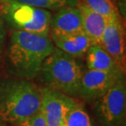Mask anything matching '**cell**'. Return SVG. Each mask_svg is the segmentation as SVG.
I'll return each mask as SVG.
<instances>
[{"mask_svg": "<svg viewBox=\"0 0 126 126\" xmlns=\"http://www.w3.org/2000/svg\"><path fill=\"white\" fill-rule=\"evenodd\" d=\"M54 48L50 36L12 31L8 37L7 52L12 72L20 79H34Z\"/></svg>", "mask_w": 126, "mask_h": 126, "instance_id": "obj_1", "label": "cell"}, {"mask_svg": "<svg viewBox=\"0 0 126 126\" xmlns=\"http://www.w3.org/2000/svg\"><path fill=\"white\" fill-rule=\"evenodd\" d=\"M41 89L29 79L8 80L0 84V120L16 125L40 110Z\"/></svg>", "mask_w": 126, "mask_h": 126, "instance_id": "obj_2", "label": "cell"}, {"mask_svg": "<svg viewBox=\"0 0 126 126\" xmlns=\"http://www.w3.org/2000/svg\"><path fill=\"white\" fill-rule=\"evenodd\" d=\"M83 72L77 58L55 47L44 60L38 76L44 87L70 97H77Z\"/></svg>", "mask_w": 126, "mask_h": 126, "instance_id": "obj_3", "label": "cell"}, {"mask_svg": "<svg viewBox=\"0 0 126 126\" xmlns=\"http://www.w3.org/2000/svg\"><path fill=\"white\" fill-rule=\"evenodd\" d=\"M0 11L6 26L12 31L49 36L52 12L13 1L0 2Z\"/></svg>", "mask_w": 126, "mask_h": 126, "instance_id": "obj_4", "label": "cell"}, {"mask_svg": "<svg viewBox=\"0 0 126 126\" xmlns=\"http://www.w3.org/2000/svg\"><path fill=\"white\" fill-rule=\"evenodd\" d=\"M95 113L102 126H125L126 84L123 75L104 95L96 100Z\"/></svg>", "mask_w": 126, "mask_h": 126, "instance_id": "obj_5", "label": "cell"}, {"mask_svg": "<svg viewBox=\"0 0 126 126\" xmlns=\"http://www.w3.org/2000/svg\"><path fill=\"white\" fill-rule=\"evenodd\" d=\"M125 42V27L121 15L108 20L101 45L124 73L126 68Z\"/></svg>", "mask_w": 126, "mask_h": 126, "instance_id": "obj_6", "label": "cell"}, {"mask_svg": "<svg viewBox=\"0 0 126 126\" xmlns=\"http://www.w3.org/2000/svg\"><path fill=\"white\" fill-rule=\"evenodd\" d=\"M122 71L84 70L80 79L78 96L85 100L94 101L104 95L113 84L125 75Z\"/></svg>", "mask_w": 126, "mask_h": 126, "instance_id": "obj_7", "label": "cell"}, {"mask_svg": "<svg viewBox=\"0 0 126 126\" xmlns=\"http://www.w3.org/2000/svg\"><path fill=\"white\" fill-rule=\"evenodd\" d=\"M69 96L48 88L41 89V107L47 126H65V114Z\"/></svg>", "mask_w": 126, "mask_h": 126, "instance_id": "obj_8", "label": "cell"}, {"mask_svg": "<svg viewBox=\"0 0 126 126\" xmlns=\"http://www.w3.org/2000/svg\"><path fill=\"white\" fill-rule=\"evenodd\" d=\"M84 33L81 14L78 6H70L56 11L50 21V34L65 35Z\"/></svg>", "mask_w": 126, "mask_h": 126, "instance_id": "obj_9", "label": "cell"}, {"mask_svg": "<svg viewBox=\"0 0 126 126\" xmlns=\"http://www.w3.org/2000/svg\"><path fill=\"white\" fill-rule=\"evenodd\" d=\"M49 36L55 47L77 59L85 56L88 49L94 44L84 33L65 35L50 34Z\"/></svg>", "mask_w": 126, "mask_h": 126, "instance_id": "obj_10", "label": "cell"}, {"mask_svg": "<svg viewBox=\"0 0 126 126\" xmlns=\"http://www.w3.org/2000/svg\"><path fill=\"white\" fill-rule=\"evenodd\" d=\"M82 19L84 33L93 44H101L103 32L107 26L108 19L91 11L81 3L78 4Z\"/></svg>", "mask_w": 126, "mask_h": 126, "instance_id": "obj_11", "label": "cell"}, {"mask_svg": "<svg viewBox=\"0 0 126 126\" xmlns=\"http://www.w3.org/2000/svg\"><path fill=\"white\" fill-rule=\"evenodd\" d=\"M85 56L88 70L98 71H121L101 44H92L88 49Z\"/></svg>", "mask_w": 126, "mask_h": 126, "instance_id": "obj_12", "label": "cell"}, {"mask_svg": "<svg viewBox=\"0 0 126 126\" xmlns=\"http://www.w3.org/2000/svg\"><path fill=\"white\" fill-rule=\"evenodd\" d=\"M65 126H94L82 103L70 96L67 98Z\"/></svg>", "mask_w": 126, "mask_h": 126, "instance_id": "obj_13", "label": "cell"}, {"mask_svg": "<svg viewBox=\"0 0 126 126\" xmlns=\"http://www.w3.org/2000/svg\"><path fill=\"white\" fill-rule=\"evenodd\" d=\"M79 3L87 7L91 11L110 20L119 16L118 7L112 0H78Z\"/></svg>", "mask_w": 126, "mask_h": 126, "instance_id": "obj_14", "label": "cell"}, {"mask_svg": "<svg viewBox=\"0 0 126 126\" xmlns=\"http://www.w3.org/2000/svg\"><path fill=\"white\" fill-rule=\"evenodd\" d=\"M5 1H13L29 6L46 9L48 11H58L65 7L78 6V0H0V2Z\"/></svg>", "mask_w": 126, "mask_h": 126, "instance_id": "obj_15", "label": "cell"}, {"mask_svg": "<svg viewBox=\"0 0 126 126\" xmlns=\"http://www.w3.org/2000/svg\"><path fill=\"white\" fill-rule=\"evenodd\" d=\"M13 126H47L46 123H45L44 115L39 111L35 114L34 116L31 117L30 119L24 120L18 124L13 125Z\"/></svg>", "mask_w": 126, "mask_h": 126, "instance_id": "obj_16", "label": "cell"}, {"mask_svg": "<svg viewBox=\"0 0 126 126\" xmlns=\"http://www.w3.org/2000/svg\"><path fill=\"white\" fill-rule=\"evenodd\" d=\"M6 36H7L6 24H5L3 17H2L1 11H0V62H1L2 55H3Z\"/></svg>", "mask_w": 126, "mask_h": 126, "instance_id": "obj_17", "label": "cell"}, {"mask_svg": "<svg viewBox=\"0 0 126 126\" xmlns=\"http://www.w3.org/2000/svg\"><path fill=\"white\" fill-rule=\"evenodd\" d=\"M0 126H5L3 124H2V121H1V120H0Z\"/></svg>", "mask_w": 126, "mask_h": 126, "instance_id": "obj_18", "label": "cell"}]
</instances>
